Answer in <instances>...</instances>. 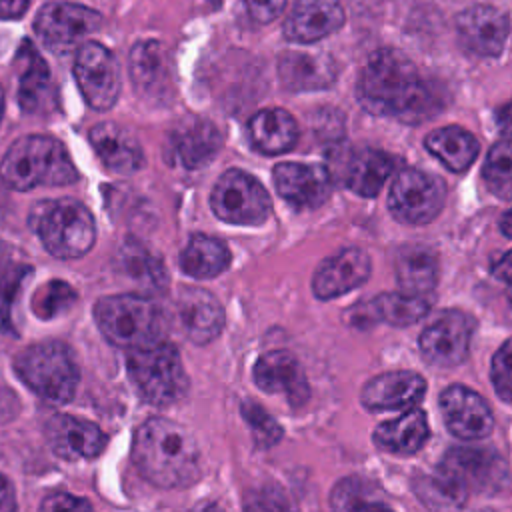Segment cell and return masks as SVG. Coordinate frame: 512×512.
<instances>
[{
  "label": "cell",
  "instance_id": "obj_1",
  "mask_svg": "<svg viewBox=\"0 0 512 512\" xmlns=\"http://www.w3.org/2000/svg\"><path fill=\"white\" fill-rule=\"evenodd\" d=\"M358 102L372 114L420 122L438 108V92L424 80L416 64L396 48L370 54L358 76Z\"/></svg>",
  "mask_w": 512,
  "mask_h": 512
},
{
  "label": "cell",
  "instance_id": "obj_2",
  "mask_svg": "<svg viewBox=\"0 0 512 512\" xmlns=\"http://www.w3.org/2000/svg\"><path fill=\"white\" fill-rule=\"evenodd\" d=\"M132 458L140 474L160 488H184L200 476L194 436L168 418H148L136 430Z\"/></svg>",
  "mask_w": 512,
  "mask_h": 512
},
{
  "label": "cell",
  "instance_id": "obj_3",
  "mask_svg": "<svg viewBox=\"0 0 512 512\" xmlns=\"http://www.w3.org/2000/svg\"><path fill=\"white\" fill-rule=\"evenodd\" d=\"M0 176L6 186L20 192L38 186H66L78 180L62 142L44 134H28L12 142L0 162Z\"/></svg>",
  "mask_w": 512,
  "mask_h": 512
},
{
  "label": "cell",
  "instance_id": "obj_4",
  "mask_svg": "<svg viewBox=\"0 0 512 512\" xmlns=\"http://www.w3.org/2000/svg\"><path fill=\"white\" fill-rule=\"evenodd\" d=\"M94 318L106 340L128 350L160 342L166 332L162 310L146 296L100 298L94 306Z\"/></svg>",
  "mask_w": 512,
  "mask_h": 512
},
{
  "label": "cell",
  "instance_id": "obj_5",
  "mask_svg": "<svg viewBox=\"0 0 512 512\" xmlns=\"http://www.w3.org/2000/svg\"><path fill=\"white\" fill-rule=\"evenodd\" d=\"M30 222L44 248L56 258H80L96 240V224L90 210L70 198L36 206Z\"/></svg>",
  "mask_w": 512,
  "mask_h": 512
},
{
  "label": "cell",
  "instance_id": "obj_6",
  "mask_svg": "<svg viewBox=\"0 0 512 512\" xmlns=\"http://www.w3.org/2000/svg\"><path fill=\"white\" fill-rule=\"evenodd\" d=\"M14 370L28 388L56 404L72 400L80 382L74 356L60 342H40L24 348L14 360Z\"/></svg>",
  "mask_w": 512,
  "mask_h": 512
},
{
  "label": "cell",
  "instance_id": "obj_7",
  "mask_svg": "<svg viewBox=\"0 0 512 512\" xmlns=\"http://www.w3.org/2000/svg\"><path fill=\"white\" fill-rule=\"evenodd\" d=\"M128 374L138 394L146 402L158 406L180 400L188 388L180 354L164 340L130 350Z\"/></svg>",
  "mask_w": 512,
  "mask_h": 512
},
{
  "label": "cell",
  "instance_id": "obj_8",
  "mask_svg": "<svg viewBox=\"0 0 512 512\" xmlns=\"http://www.w3.org/2000/svg\"><path fill=\"white\" fill-rule=\"evenodd\" d=\"M210 206L214 214L240 226L262 224L272 208L270 196L264 186L244 170H226L212 188Z\"/></svg>",
  "mask_w": 512,
  "mask_h": 512
},
{
  "label": "cell",
  "instance_id": "obj_9",
  "mask_svg": "<svg viewBox=\"0 0 512 512\" xmlns=\"http://www.w3.org/2000/svg\"><path fill=\"white\" fill-rule=\"evenodd\" d=\"M444 196L442 180L418 168H402L392 180L388 206L394 218L404 224H426L442 210Z\"/></svg>",
  "mask_w": 512,
  "mask_h": 512
},
{
  "label": "cell",
  "instance_id": "obj_10",
  "mask_svg": "<svg viewBox=\"0 0 512 512\" xmlns=\"http://www.w3.org/2000/svg\"><path fill=\"white\" fill-rule=\"evenodd\" d=\"M102 16L82 4L48 2L36 12L34 30L44 46L54 52H66L80 44L88 34L96 32Z\"/></svg>",
  "mask_w": 512,
  "mask_h": 512
},
{
  "label": "cell",
  "instance_id": "obj_11",
  "mask_svg": "<svg viewBox=\"0 0 512 512\" xmlns=\"http://www.w3.org/2000/svg\"><path fill=\"white\" fill-rule=\"evenodd\" d=\"M74 78L94 110H108L120 96V68L112 52L100 42H84L76 54Z\"/></svg>",
  "mask_w": 512,
  "mask_h": 512
},
{
  "label": "cell",
  "instance_id": "obj_12",
  "mask_svg": "<svg viewBox=\"0 0 512 512\" xmlns=\"http://www.w3.org/2000/svg\"><path fill=\"white\" fill-rule=\"evenodd\" d=\"M440 470L456 480L466 492H492L504 486L508 470L506 462L490 448H452L446 452Z\"/></svg>",
  "mask_w": 512,
  "mask_h": 512
},
{
  "label": "cell",
  "instance_id": "obj_13",
  "mask_svg": "<svg viewBox=\"0 0 512 512\" xmlns=\"http://www.w3.org/2000/svg\"><path fill=\"white\" fill-rule=\"evenodd\" d=\"M472 330V320L464 312H444L420 334V352L434 366L462 364L470 350Z\"/></svg>",
  "mask_w": 512,
  "mask_h": 512
},
{
  "label": "cell",
  "instance_id": "obj_14",
  "mask_svg": "<svg viewBox=\"0 0 512 512\" xmlns=\"http://www.w3.org/2000/svg\"><path fill=\"white\" fill-rule=\"evenodd\" d=\"M278 194L294 208H318L332 190L330 172L322 164L280 162L272 172Z\"/></svg>",
  "mask_w": 512,
  "mask_h": 512
},
{
  "label": "cell",
  "instance_id": "obj_15",
  "mask_svg": "<svg viewBox=\"0 0 512 512\" xmlns=\"http://www.w3.org/2000/svg\"><path fill=\"white\" fill-rule=\"evenodd\" d=\"M448 430L462 440H480L492 432L494 418L486 400L468 386H448L440 396Z\"/></svg>",
  "mask_w": 512,
  "mask_h": 512
},
{
  "label": "cell",
  "instance_id": "obj_16",
  "mask_svg": "<svg viewBox=\"0 0 512 512\" xmlns=\"http://www.w3.org/2000/svg\"><path fill=\"white\" fill-rule=\"evenodd\" d=\"M132 86L138 96L152 104H162L170 98L172 78L170 62L164 46L156 40H140L132 46L128 58Z\"/></svg>",
  "mask_w": 512,
  "mask_h": 512
},
{
  "label": "cell",
  "instance_id": "obj_17",
  "mask_svg": "<svg viewBox=\"0 0 512 512\" xmlns=\"http://www.w3.org/2000/svg\"><path fill=\"white\" fill-rule=\"evenodd\" d=\"M460 42L474 54L498 56L510 32V20L504 12L488 4H474L456 18Z\"/></svg>",
  "mask_w": 512,
  "mask_h": 512
},
{
  "label": "cell",
  "instance_id": "obj_18",
  "mask_svg": "<svg viewBox=\"0 0 512 512\" xmlns=\"http://www.w3.org/2000/svg\"><path fill=\"white\" fill-rule=\"evenodd\" d=\"M254 382L268 394H284L292 406H302L310 392L298 358L288 350H272L254 364Z\"/></svg>",
  "mask_w": 512,
  "mask_h": 512
},
{
  "label": "cell",
  "instance_id": "obj_19",
  "mask_svg": "<svg viewBox=\"0 0 512 512\" xmlns=\"http://www.w3.org/2000/svg\"><path fill=\"white\" fill-rule=\"evenodd\" d=\"M344 20L340 0H296L284 20V36L290 42L312 44L334 34Z\"/></svg>",
  "mask_w": 512,
  "mask_h": 512
},
{
  "label": "cell",
  "instance_id": "obj_20",
  "mask_svg": "<svg viewBox=\"0 0 512 512\" xmlns=\"http://www.w3.org/2000/svg\"><path fill=\"white\" fill-rule=\"evenodd\" d=\"M426 392V382L410 370H396L368 380L360 392V402L372 412L414 408Z\"/></svg>",
  "mask_w": 512,
  "mask_h": 512
},
{
  "label": "cell",
  "instance_id": "obj_21",
  "mask_svg": "<svg viewBox=\"0 0 512 512\" xmlns=\"http://www.w3.org/2000/svg\"><path fill=\"white\" fill-rule=\"evenodd\" d=\"M370 276V258L360 248H344L326 258L312 278V290L320 300L336 298L364 284Z\"/></svg>",
  "mask_w": 512,
  "mask_h": 512
},
{
  "label": "cell",
  "instance_id": "obj_22",
  "mask_svg": "<svg viewBox=\"0 0 512 512\" xmlns=\"http://www.w3.org/2000/svg\"><path fill=\"white\" fill-rule=\"evenodd\" d=\"M178 320L194 344L212 342L224 328V310L216 296L198 286L180 288L176 300Z\"/></svg>",
  "mask_w": 512,
  "mask_h": 512
},
{
  "label": "cell",
  "instance_id": "obj_23",
  "mask_svg": "<svg viewBox=\"0 0 512 512\" xmlns=\"http://www.w3.org/2000/svg\"><path fill=\"white\" fill-rule=\"evenodd\" d=\"M46 438L54 454L66 460L94 458L106 446V436L96 424L70 414L52 416L46 424Z\"/></svg>",
  "mask_w": 512,
  "mask_h": 512
},
{
  "label": "cell",
  "instance_id": "obj_24",
  "mask_svg": "<svg viewBox=\"0 0 512 512\" xmlns=\"http://www.w3.org/2000/svg\"><path fill=\"white\" fill-rule=\"evenodd\" d=\"M90 144L100 162L116 174H132L144 164V154L130 130L116 122H100L90 130Z\"/></svg>",
  "mask_w": 512,
  "mask_h": 512
},
{
  "label": "cell",
  "instance_id": "obj_25",
  "mask_svg": "<svg viewBox=\"0 0 512 512\" xmlns=\"http://www.w3.org/2000/svg\"><path fill=\"white\" fill-rule=\"evenodd\" d=\"M14 66L18 74V102L22 110L30 114L46 110L52 100L50 70L40 52L28 40H24L16 52Z\"/></svg>",
  "mask_w": 512,
  "mask_h": 512
},
{
  "label": "cell",
  "instance_id": "obj_26",
  "mask_svg": "<svg viewBox=\"0 0 512 512\" xmlns=\"http://www.w3.org/2000/svg\"><path fill=\"white\" fill-rule=\"evenodd\" d=\"M172 146L178 160L186 168L194 170L206 166L218 154L222 146V134L210 120L188 116L176 126L172 134Z\"/></svg>",
  "mask_w": 512,
  "mask_h": 512
},
{
  "label": "cell",
  "instance_id": "obj_27",
  "mask_svg": "<svg viewBox=\"0 0 512 512\" xmlns=\"http://www.w3.org/2000/svg\"><path fill=\"white\" fill-rule=\"evenodd\" d=\"M336 70V62L326 54L284 52L278 58V76L292 92L326 88L334 82Z\"/></svg>",
  "mask_w": 512,
  "mask_h": 512
},
{
  "label": "cell",
  "instance_id": "obj_28",
  "mask_svg": "<svg viewBox=\"0 0 512 512\" xmlns=\"http://www.w3.org/2000/svg\"><path fill=\"white\" fill-rule=\"evenodd\" d=\"M394 158L376 148H360L350 152L342 164L344 184L360 196H376L392 174Z\"/></svg>",
  "mask_w": 512,
  "mask_h": 512
},
{
  "label": "cell",
  "instance_id": "obj_29",
  "mask_svg": "<svg viewBox=\"0 0 512 512\" xmlns=\"http://www.w3.org/2000/svg\"><path fill=\"white\" fill-rule=\"evenodd\" d=\"M248 136L252 146L268 156L288 152L298 138V126L284 108L258 110L248 122Z\"/></svg>",
  "mask_w": 512,
  "mask_h": 512
},
{
  "label": "cell",
  "instance_id": "obj_30",
  "mask_svg": "<svg viewBox=\"0 0 512 512\" xmlns=\"http://www.w3.org/2000/svg\"><path fill=\"white\" fill-rule=\"evenodd\" d=\"M394 270L402 292L426 296L438 282L436 252L422 244L402 246L394 256Z\"/></svg>",
  "mask_w": 512,
  "mask_h": 512
},
{
  "label": "cell",
  "instance_id": "obj_31",
  "mask_svg": "<svg viewBox=\"0 0 512 512\" xmlns=\"http://www.w3.org/2000/svg\"><path fill=\"white\" fill-rule=\"evenodd\" d=\"M428 438V420L420 408H410L374 430V444L394 454H414Z\"/></svg>",
  "mask_w": 512,
  "mask_h": 512
},
{
  "label": "cell",
  "instance_id": "obj_32",
  "mask_svg": "<svg viewBox=\"0 0 512 512\" xmlns=\"http://www.w3.org/2000/svg\"><path fill=\"white\" fill-rule=\"evenodd\" d=\"M424 146L452 172L468 170L478 156V140L460 126L432 130L426 136Z\"/></svg>",
  "mask_w": 512,
  "mask_h": 512
},
{
  "label": "cell",
  "instance_id": "obj_33",
  "mask_svg": "<svg viewBox=\"0 0 512 512\" xmlns=\"http://www.w3.org/2000/svg\"><path fill=\"white\" fill-rule=\"evenodd\" d=\"M230 264L228 246L206 234H194L180 254L182 270L192 278H212L224 272Z\"/></svg>",
  "mask_w": 512,
  "mask_h": 512
},
{
  "label": "cell",
  "instance_id": "obj_34",
  "mask_svg": "<svg viewBox=\"0 0 512 512\" xmlns=\"http://www.w3.org/2000/svg\"><path fill=\"white\" fill-rule=\"evenodd\" d=\"M414 492L420 502L432 512H458L466 502V490L446 476L442 470L436 474H422L414 478Z\"/></svg>",
  "mask_w": 512,
  "mask_h": 512
},
{
  "label": "cell",
  "instance_id": "obj_35",
  "mask_svg": "<svg viewBox=\"0 0 512 512\" xmlns=\"http://www.w3.org/2000/svg\"><path fill=\"white\" fill-rule=\"evenodd\" d=\"M372 314L392 326H408L424 318L430 310V300L426 296H416L408 292H384L372 300Z\"/></svg>",
  "mask_w": 512,
  "mask_h": 512
},
{
  "label": "cell",
  "instance_id": "obj_36",
  "mask_svg": "<svg viewBox=\"0 0 512 512\" xmlns=\"http://www.w3.org/2000/svg\"><path fill=\"white\" fill-rule=\"evenodd\" d=\"M482 176L494 196L512 200V144L498 142L490 148Z\"/></svg>",
  "mask_w": 512,
  "mask_h": 512
},
{
  "label": "cell",
  "instance_id": "obj_37",
  "mask_svg": "<svg viewBox=\"0 0 512 512\" xmlns=\"http://www.w3.org/2000/svg\"><path fill=\"white\" fill-rule=\"evenodd\" d=\"M124 266H126V272L134 276L136 282L146 290H154V292L164 290L168 282L162 262L150 256L142 246L124 248Z\"/></svg>",
  "mask_w": 512,
  "mask_h": 512
},
{
  "label": "cell",
  "instance_id": "obj_38",
  "mask_svg": "<svg viewBox=\"0 0 512 512\" xmlns=\"http://www.w3.org/2000/svg\"><path fill=\"white\" fill-rule=\"evenodd\" d=\"M244 512H296V506L280 484L264 480L246 492Z\"/></svg>",
  "mask_w": 512,
  "mask_h": 512
},
{
  "label": "cell",
  "instance_id": "obj_39",
  "mask_svg": "<svg viewBox=\"0 0 512 512\" xmlns=\"http://www.w3.org/2000/svg\"><path fill=\"white\" fill-rule=\"evenodd\" d=\"M74 302H76L74 288L62 280H52L36 292L32 308L36 316L48 320L66 312Z\"/></svg>",
  "mask_w": 512,
  "mask_h": 512
},
{
  "label": "cell",
  "instance_id": "obj_40",
  "mask_svg": "<svg viewBox=\"0 0 512 512\" xmlns=\"http://www.w3.org/2000/svg\"><path fill=\"white\" fill-rule=\"evenodd\" d=\"M242 418L246 420V424L252 430L254 442L260 448H268L274 446L280 438H282V428L280 424L254 400H246L242 404Z\"/></svg>",
  "mask_w": 512,
  "mask_h": 512
},
{
  "label": "cell",
  "instance_id": "obj_41",
  "mask_svg": "<svg viewBox=\"0 0 512 512\" xmlns=\"http://www.w3.org/2000/svg\"><path fill=\"white\" fill-rule=\"evenodd\" d=\"M490 378L502 400H512V338L506 340L492 356Z\"/></svg>",
  "mask_w": 512,
  "mask_h": 512
},
{
  "label": "cell",
  "instance_id": "obj_42",
  "mask_svg": "<svg viewBox=\"0 0 512 512\" xmlns=\"http://www.w3.org/2000/svg\"><path fill=\"white\" fill-rule=\"evenodd\" d=\"M30 274L28 266H16L14 270H10L2 280H0V328L4 332L12 330V302L14 296L18 294V290L22 288L26 276Z\"/></svg>",
  "mask_w": 512,
  "mask_h": 512
},
{
  "label": "cell",
  "instance_id": "obj_43",
  "mask_svg": "<svg viewBox=\"0 0 512 512\" xmlns=\"http://www.w3.org/2000/svg\"><path fill=\"white\" fill-rule=\"evenodd\" d=\"M40 512H92V508L84 498L68 492H56L44 498Z\"/></svg>",
  "mask_w": 512,
  "mask_h": 512
},
{
  "label": "cell",
  "instance_id": "obj_44",
  "mask_svg": "<svg viewBox=\"0 0 512 512\" xmlns=\"http://www.w3.org/2000/svg\"><path fill=\"white\" fill-rule=\"evenodd\" d=\"M242 4L248 10L252 20L260 24H268L282 14L286 0H242Z\"/></svg>",
  "mask_w": 512,
  "mask_h": 512
},
{
  "label": "cell",
  "instance_id": "obj_45",
  "mask_svg": "<svg viewBox=\"0 0 512 512\" xmlns=\"http://www.w3.org/2000/svg\"><path fill=\"white\" fill-rule=\"evenodd\" d=\"M30 0H0V18L2 20H18L26 14Z\"/></svg>",
  "mask_w": 512,
  "mask_h": 512
},
{
  "label": "cell",
  "instance_id": "obj_46",
  "mask_svg": "<svg viewBox=\"0 0 512 512\" xmlns=\"http://www.w3.org/2000/svg\"><path fill=\"white\" fill-rule=\"evenodd\" d=\"M16 510V496L10 480L0 474V512H14Z\"/></svg>",
  "mask_w": 512,
  "mask_h": 512
},
{
  "label": "cell",
  "instance_id": "obj_47",
  "mask_svg": "<svg viewBox=\"0 0 512 512\" xmlns=\"http://www.w3.org/2000/svg\"><path fill=\"white\" fill-rule=\"evenodd\" d=\"M496 122L500 132L506 138H512V100H508L504 106H500V110L496 112Z\"/></svg>",
  "mask_w": 512,
  "mask_h": 512
},
{
  "label": "cell",
  "instance_id": "obj_48",
  "mask_svg": "<svg viewBox=\"0 0 512 512\" xmlns=\"http://www.w3.org/2000/svg\"><path fill=\"white\" fill-rule=\"evenodd\" d=\"M494 278H498L500 282H512V250L508 254H504L492 268Z\"/></svg>",
  "mask_w": 512,
  "mask_h": 512
},
{
  "label": "cell",
  "instance_id": "obj_49",
  "mask_svg": "<svg viewBox=\"0 0 512 512\" xmlns=\"http://www.w3.org/2000/svg\"><path fill=\"white\" fill-rule=\"evenodd\" d=\"M350 512H392L388 506L384 504H372V502H360L358 506H354Z\"/></svg>",
  "mask_w": 512,
  "mask_h": 512
},
{
  "label": "cell",
  "instance_id": "obj_50",
  "mask_svg": "<svg viewBox=\"0 0 512 512\" xmlns=\"http://www.w3.org/2000/svg\"><path fill=\"white\" fill-rule=\"evenodd\" d=\"M500 230H502L508 238H512V208L502 214V218H500Z\"/></svg>",
  "mask_w": 512,
  "mask_h": 512
},
{
  "label": "cell",
  "instance_id": "obj_51",
  "mask_svg": "<svg viewBox=\"0 0 512 512\" xmlns=\"http://www.w3.org/2000/svg\"><path fill=\"white\" fill-rule=\"evenodd\" d=\"M192 512H222V508L218 504H214V502H202V504L194 506Z\"/></svg>",
  "mask_w": 512,
  "mask_h": 512
},
{
  "label": "cell",
  "instance_id": "obj_52",
  "mask_svg": "<svg viewBox=\"0 0 512 512\" xmlns=\"http://www.w3.org/2000/svg\"><path fill=\"white\" fill-rule=\"evenodd\" d=\"M2 110H4V92H2V86H0V120H2Z\"/></svg>",
  "mask_w": 512,
  "mask_h": 512
},
{
  "label": "cell",
  "instance_id": "obj_53",
  "mask_svg": "<svg viewBox=\"0 0 512 512\" xmlns=\"http://www.w3.org/2000/svg\"><path fill=\"white\" fill-rule=\"evenodd\" d=\"M508 302L512 304V282H510V288H508Z\"/></svg>",
  "mask_w": 512,
  "mask_h": 512
},
{
  "label": "cell",
  "instance_id": "obj_54",
  "mask_svg": "<svg viewBox=\"0 0 512 512\" xmlns=\"http://www.w3.org/2000/svg\"><path fill=\"white\" fill-rule=\"evenodd\" d=\"M210 2H218V0H210Z\"/></svg>",
  "mask_w": 512,
  "mask_h": 512
}]
</instances>
